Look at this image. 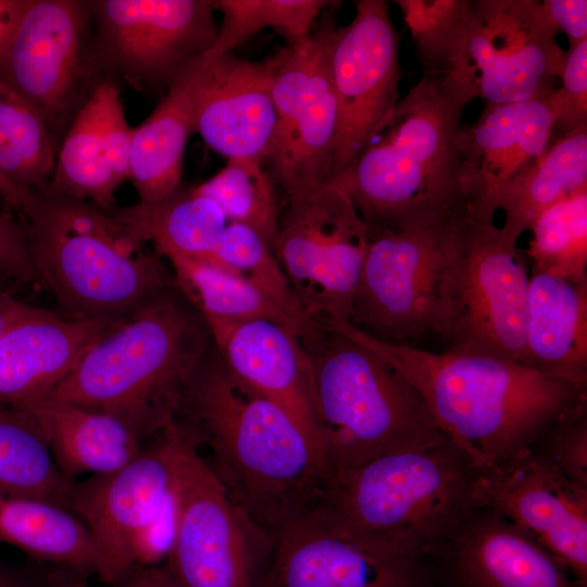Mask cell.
Instances as JSON below:
<instances>
[{
    "label": "cell",
    "mask_w": 587,
    "mask_h": 587,
    "mask_svg": "<svg viewBox=\"0 0 587 587\" xmlns=\"http://www.w3.org/2000/svg\"><path fill=\"white\" fill-rule=\"evenodd\" d=\"M123 321L75 320L35 307L0 337V404L25 407L49 397Z\"/></svg>",
    "instance_id": "cb8c5ba5"
},
{
    "label": "cell",
    "mask_w": 587,
    "mask_h": 587,
    "mask_svg": "<svg viewBox=\"0 0 587 587\" xmlns=\"http://www.w3.org/2000/svg\"><path fill=\"white\" fill-rule=\"evenodd\" d=\"M459 208L401 228L370 227L348 322L394 344L432 332L438 287Z\"/></svg>",
    "instance_id": "4fadbf2b"
},
{
    "label": "cell",
    "mask_w": 587,
    "mask_h": 587,
    "mask_svg": "<svg viewBox=\"0 0 587 587\" xmlns=\"http://www.w3.org/2000/svg\"><path fill=\"white\" fill-rule=\"evenodd\" d=\"M91 20L90 1L26 0L0 52V83L41 115L57 148L101 80Z\"/></svg>",
    "instance_id": "7c38bea8"
},
{
    "label": "cell",
    "mask_w": 587,
    "mask_h": 587,
    "mask_svg": "<svg viewBox=\"0 0 587 587\" xmlns=\"http://www.w3.org/2000/svg\"><path fill=\"white\" fill-rule=\"evenodd\" d=\"M367 347L419 391L439 428L479 471L528 450L562 414L587 399V383L507 359L433 352L377 339L348 321L324 323Z\"/></svg>",
    "instance_id": "7a4b0ae2"
},
{
    "label": "cell",
    "mask_w": 587,
    "mask_h": 587,
    "mask_svg": "<svg viewBox=\"0 0 587 587\" xmlns=\"http://www.w3.org/2000/svg\"><path fill=\"white\" fill-rule=\"evenodd\" d=\"M330 47L332 42L323 52L299 107L275 127L262 159L285 198L305 186L326 183L330 176L337 132Z\"/></svg>",
    "instance_id": "484cf974"
},
{
    "label": "cell",
    "mask_w": 587,
    "mask_h": 587,
    "mask_svg": "<svg viewBox=\"0 0 587 587\" xmlns=\"http://www.w3.org/2000/svg\"><path fill=\"white\" fill-rule=\"evenodd\" d=\"M435 564L441 587H587L532 536L487 508L464 519Z\"/></svg>",
    "instance_id": "44dd1931"
},
{
    "label": "cell",
    "mask_w": 587,
    "mask_h": 587,
    "mask_svg": "<svg viewBox=\"0 0 587 587\" xmlns=\"http://www.w3.org/2000/svg\"><path fill=\"white\" fill-rule=\"evenodd\" d=\"M329 67L337 132L327 182L364 149L400 99L399 39L387 1L355 2L351 22L335 32Z\"/></svg>",
    "instance_id": "e0dca14e"
},
{
    "label": "cell",
    "mask_w": 587,
    "mask_h": 587,
    "mask_svg": "<svg viewBox=\"0 0 587 587\" xmlns=\"http://www.w3.org/2000/svg\"><path fill=\"white\" fill-rule=\"evenodd\" d=\"M174 419L229 497L276 537L323 502L334 473L320 446L280 407L226 367L213 342L187 380Z\"/></svg>",
    "instance_id": "6da1fadb"
},
{
    "label": "cell",
    "mask_w": 587,
    "mask_h": 587,
    "mask_svg": "<svg viewBox=\"0 0 587 587\" xmlns=\"http://www.w3.org/2000/svg\"><path fill=\"white\" fill-rule=\"evenodd\" d=\"M204 259L242 277L287 314L299 334L304 330L310 321L274 252L253 229L228 222L214 251Z\"/></svg>",
    "instance_id": "74e56055"
},
{
    "label": "cell",
    "mask_w": 587,
    "mask_h": 587,
    "mask_svg": "<svg viewBox=\"0 0 587 587\" xmlns=\"http://www.w3.org/2000/svg\"><path fill=\"white\" fill-rule=\"evenodd\" d=\"M297 336L308 361L320 446L334 477L447 436L419 391L380 355L313 321Z\"/></svg>",
    "instance_id": "8992f818"
},
{
    "label": "cell",
    "mask_w": 587,
    "mask_h": 587,
    "mask_svg": "<svg viewBox=\"0 0 587 587\" xmlns=\"http://www.w3.org/2000/svg\"><path fill=\"white\" fill-rule=\"evenodd\" d=\"M557 87L550 98L555 108V127L569 134L587 127V40L569 46Z\"/></svg>",
    "instance_id": "60d3db41"
},
{
    "label": "cell",
    "mask_w": 587,
    "mask_h": 587,
    "mask_svg": "<svg viewBox=\"0 0 587 587\" xmlns=\"http://www.w3.org/2000/svg\"><path fill=\"white\" fill-rule=\"evenodd\" d=\"M0 270L13 282L39 285L23 223L2 209H0Z\"/></svg>",
    "instance_id": "b9f144b4"
},
{
    "label": "cell",
    "mask_w": 587,
    "mask_h": 587,
    "mask_svg": "<svg viewBox=\"0 0 587 587\" xmlns=\"http://www.w3.org/2000/svg\"><path fill=\"white\" fill-rule=\"evenodd\" d=\"M479 508L527 533L587 586V488L529 449L479 471Z\"/></svg>",
    "instance_id": "ac0fdd59"
},
{
    "label": "cell",
    "mask_w": 587,
    "mask_h": 587,
    "mask_svg": "<svg viewBox=\"0 0 587 587\" xmlns=\"http://www.w3.org/2000/svg\"><path fill=\"white\" fill-rule=\"evenodd\" d=\"M140 242H152L159 257L208 258L228 221L221 208L197 186L180 185L153 203L109 210Z\"/></svg>",
    "instance_id": "f1b7e54d"
},
{
    "label": "cell",
    "mask_w": 587,
    "mask_h": 587,
    "mask_svg": "<svg viewBox=\"0 0 587 587\" xmlns=\"http://www.w3.org/2000/svg\"><path fill=\"white\" fill-rule=\"evenodd\" d=\"M462 105L440 80L425 76L355 159L329 182L370 227L401 228L465 207L457 136Z\"/></svg>",
    "instance_id": "5b68a950"
},
{
    "label": "cell",
    "mask_w": 587,
    "mask_h": 587,
    "mask_svg": "<svg viewBox=\"0 0 587 587\" xmlns=\"http://www.w3.org/2000/svg\"><path fill=\"white\" fill-rule=\"evenodd\" d=\"M34 308L16 299L10 289H0V337Z\"/></svg>",
    "instance_id": "f6af8a7d"
},
{
    "label": "cell",
    "mask_w": 587,
    "mask_h": 587,
    "mask_svg": "<svg viewBox=\"0 0 587 587\" xmlns=\"http://www.w3.org/2000/svg\"><path fill=\"white\" fill-rule=\"evenodd\" d=\"M48 587H89L87 575L63 567L62 572L53 575Z\"/></svg>",
    "instance_id": "7dc6e473"
},
{
    "label": "cell",
    "mask_w": 587,
    "mask_h": 587,
    "mask_svg": "<svg viewBox=\"0 0 587 587\" xmlns=\"http://www.w3.org/2000/svg\"><path fill=\"white\" fill-rule=\"evenodd\" d=\"M222 15L216 38L205 59L230 53L258 32L272 28L292 46L309 36L313 23L340 1L327 0H213Z\"/></svg>",
    "instance_id": "e575fe53"
},
{
    "label": "cell",
    "mask_w": 587,
    "mask_h": 587,
    "mask_svg": "<svg viewBox=\"0 0 587 587\" xmlns=\"http://www.w3.org/2000/svg\"><path fill=\"white\" fill-rule=\"evenodd\" d=\"M179 290L204 319L270 320L299 334L297 324L251 284L205 259L165 257Z\"/></svg>",
    "instance_id": "d6a6232c"
},
{
    "label": "cell",
    "mask_w": 587,
    "mask_h": 587,
    "mask_svg": "<svg viewBox=\"0 0 587 587\" xmlns=\"http://www.w3.org/2000/svg\"><path fill=\"white\" fill-rule=\"evenodd\" d=\"M537 0H470L442 86L462 105L545 99L554 89L565 50Z\"/></svg>",
    "instance_id": "9c48e42d"
},
{
    "label": "cell",
    "mask_w": 587,
    "mask_h": 587,
    "mask_svg": "<svg viewBox=\"0 0 587 587\" xmlns=\"http://www.w3.org/2000/svg\"><path fill=\"white\" fill-rule=\"evenodd\" d=\"M133 134L115 83L101 79L61 140L48 189L112 209L116 190L129 178Z\"/></svg>",
    "instance_id": "7402d4cb"
},
{
    "label": "cell",
    "mask_w": 587,
    "mask_h": 587,
    "mask_svg": "<svg viewBox=\"0 0 587 587\" xmlns=\"http://www.w3.org/2000/svg\"><path fill=\"white\" fill-rule=\"evenodd\" d=\"M478 476L479 470L446 436L335 476L317 508L364 538L435 559L479 508Z\"/></svg>",
    "instance_id": "52a82bcc"
},
{
    "label": "cell",
    "mask_w": 587,
    "mask_h": 587,
    "mask_svg": "<svg viewBox=\"0 0 587 587\" xmlns=\"http://www.w3.org/2000/svg\"><path fill=\"white\" fill-rule=\"evenodd\" d=\"M199 57L176 74L151 114L134 127L128 179L140 203L157 202L182 185L185 148L193 133L192 84Z\"/></svg>",
    "instance_id": "83f0119b"
},
{
    "label": "cell",
    "mask_w": 587,
    "mask_h": 587,
    "mask_svg": "<svg viewBox=\"0 0 587 587\" xmlns=\"http://www.w3.org/2000/svg\"><path fill=\"white\" fill-rule=\"evenodd\" d=\"M529 230L532 271L587 282V190L548 208Z\"/></svg>",
    "instance_id": "8d00e7d4"
},
{
    "label": "cell",
    "mask_w": 587,
    "mask_h": 587,
    "mask_svg": "<svg viewBox=\"0 0 587 587\" xmlns=\"http://www.w3.org/2000/svg\"><path fill=\"white\" fill-rule=\"evenodd\" d=\"M287 48L261 61L230 53L198 58L192 84L193 133L229 159L262 161L276 114L272 87Z\"/></svg>",
    "instance_id": "d6986e66"
},
{
    "label": "cell",
    "mask_w": 587,
    "mask_h": 587,
    "mask_svg": "<svg viewBox=\"0 0 587 587\" xmlns=\"http://www.w3.org/2000/svg\"><path fill=\"white\" fill-rule=\"evenodd\" d=\"M26 0H0V52L13 30Z\"/></svg>",
    "instance_id": "bcb514c9"
},
{
    "label": "cell",
    "mask_w": 587,
    "mask_h": 587,
    "mask_svg": "<svg viewBox=\"0 0 587 587\" xmlns=\"http://www.w3.org/2000/svg\"><path fill=\"white\" fill-rule=\"evenodd\" d=\"M522 364L587 383V282L530 272Z\"/></svg>",
    "instance_id": "d4e9b609"
},
{
    "label": "cell",
    "mask_w": 587,
    "mask_h": 587,
    "mask_svg": "<svg viewBox=\"0 0 587 587\" xmlns=\"http://www.w3.org/2000/svg\"><path fill=\"white\" fill-rule=\"evenodd\" d=\"M0 541L87 576L97 572L96 551L84 523L68 509L48 501L0 494Z\"/></svg>",
    "instance_id": "4dcf8cb0"
},
{
    "label": "cell",
    "mask_w": 587,
    "mask_h": 587,
    "mask_svg": "<svg viewBox=\"0 0 587 587\" xmlns=\"http://www.w3.org/2000/svg\"><path fill=\"white\" fill-rule=\"evenodd\" d=\"M20 190L17 212L39 285L54 296L60 314L125 320L176 285L161 257L147 251L109 210L48 188Z\"/></svg>",
    "instance_id": "277c9868"
},
{
    "label": "cell",
    "mask_w": 587,
    "mask_h": 587,
    "mask_svg": "<svg viewBox=\"0 0 587 587\" xmlns=\"http://www.w3.org/2000/svg\"><path fill=\"white\" fill-rule=\"evenodd\" d=\"M205 321L228 371L285 410L320 446L308 361L296 333L263 319Z\"/></svg>",
    "instance_id": "603a6c76"
},
{
    "label": "cell",
    "mask_w": 587,
    "mask_h": 587,
    "mask_svg": "<svg viewBox=\"0 0 587 587\" xmlns=\"http://www.w3.org/2000/svg\"><path fill=\"white\" fill-rule=\"evenodd\" d=\"M211 345L205 319L175 285L96 341L49 397L116 416L146 442L172 422Z\"/></svg>",
    "instance_id": "3957f363"
},
{
    "label": "cell",
    "mask_w": 587,
    "mask_h": 587,
    "mask_svg": "<svg viewBox=\"0 0 587 587\" xmlns=\"http://www.w3.org/2000/svg\"><path fill=\"white\" fill-rule=\"evenodd\" d=\"M112 587H183L161 565H135L123 578Z\"/></svg>",
    "instance_id": "ee69618b"
},
{
    "label": "cell",
    "mask_w": 587,
    "mask_h": 587,
    "mask_svg": "<svg viewBox=\"0 0 587 587\" xmlns=\"http://www.w3.org/2000/svg\"><path fill=\"white\" fill-rule=\"evenodd\" d=\"M587 190V127L562 135L516 180L495 198L504 214L502 232L517 242L548 208Z\"/></svg>",
    "instance_id": "f546056e"
},
{
    "label": "cell",
    "mask_w": 587,
    "mask_h": 587,
    "mask_svg": "<svg viewBox=\"0 0 587 587\" xmlns=\"http://www.w3.org/2000/svg\"><path fill=\"white\" fill-rule=\"evenodd\" d=\"M36 419L60 473L68 480L113 473L141 451L145 441L122 420L50 397L25 407Z\"/></svg>",
    "instance_id": "4316f807"
},
{
    "label": "cell",
    "mask_w": 587,
    "mask_h": 587,
    "mask_svg": "<svg viewBox=\"0 0 587 587\" xmlns=\"http://www.w3.org/2000/svg\"><path fill=\"white\" fill-rule=\"evenodd\" d=\"M122 469L75 482L71 511L84 523L100 580L113 586L133 567V549L170 501L176 478L174 419Z\"/></svg>",
    "instance_id": "2e32d148"
},
{
    "label": "cell",
    "mask_w": 587,
    "mask_h": 587,
    "mask_svg": "<svg viewBox=\"0 0 587 587\" xmlns=\"http://www.w3.org/2000/svg\"><path fill=\"white\" fill-rule=\"evenodd\" d=\"M13 280L0 270V289H9Z\"/></svg>",
    "instance_id": "f907efd6"
},
{
    "label": "cell",
    "mask_w": 587,
    "mask_h": 587,
    "mask_svg": "<svg viewBox=\"0 0 587 587\" xmlns=\"http://www.w3.org/2000/svg\"><path fill=\"white\" fill-rule=\"evenodd\" d=\"M57 149L41 115L0 83V173L18 189H46Z\"/></svg>",
    "instance_id": "836d02e7"
},
{
    "label": "cell",
    "mask_w": 587,
    "mask_h": 587,
    "mask_svg": "<svg viewBox=\"0 0 587 587\" xmlns=\"http://www.w3.org/2000/svg\"><path fill=\"white\" fill-rule=\"evenodd\" d=\"M555 108L545 99L485 104L479 117L457 136L459 185L467 211L494 221L491 205L549 148Z\"/></svg>",
    "instance_id": "ffe728a7"
},
{
    "label": "cell",
    "mask_w": 587,
    "mask_h": 587,
    "mask_svg": "<svg viewBox=\"0 0 587 587\" xmlns=\"http://www.w3.org/2000/svg\"><path fill=\"white\" fill-rule=\"evenodd\" d=\"M197 188L221 208L228 222L250 227L274 252L279 221L277 196L260 159H229Z\"/></svg>",
    "instance_id": "d590c367"
},
{
    "label": "cell",
    "mask_w": 587,
    "mask_h": 587,
    "mask_svg": "<svg viewBox=\"0 0 587 587\" xmlns=\"http://www.w3.org/2000/svg\"><path fill=\"white\" fill-rule=\"evenodd\" d=\"M90 9L99 67L137 91L167 87L212 47L218 28L213 0H98Z\"/></svg>",
    "instance_id": "5bb4252c"
},
{
    "label": "cell",
    "mask_w": 587,
    "mask_h": 587,
    "mask_svg": "<svg viewBox=\"0 0 587 587\" xmlns=\"http://www.w3.org/2000/svg\"><path fill=\"white\" fill-rule=\"evenodd\" d=\"M528 282L516 242L464 208L442 267L432 333L449 349L522 364Z\"/></svg>",
    "instance_id": "ba28073f"
},
{
    "label": "cell",
    "mask_w": 587,
    "mask_h": 587,
    "mask_svg": "<svg viewBox=\"0 0 587 587\" xmlns=\"http://www.w3.org/2000/svg\"><path fill=\"white\" fill-rule=\"evenodd\" d=\"M540 3L557 32L567 36L569 46L587 40L586 0H544Z\"/></svg>",
    "instance_id": "7bdbcfd3"
},
{
    "label": "cell",
    "mask_w": 587,
    "mask_h": 587,
    "mask_svg": "<svg viewBox=\"0 0 587 587\" xmlns=\"http://www.w3.org/2000/svg\"><path fill=\"white\" fill-rule=\"evenodd\" d=\"M259 587H441L434 559L364 538L316 508L285 527Z\"/></svg>",
    "instance_id": "9a60e30c"
},
{
    "label": "cell",
    "mask_w": 587,
    "mask_h": 587,
    "mask_svg": "<svg viewBox=\"0 0 587 587\" xmlns=\"http://www.w3.org/2000/svg\"><path fill=\"white\" fill-rule=\"evenodd\" d=\"M0 587H21L14 579L0 574Z\"/></svg>",
    "instance_id": "681fc988"
},
{
    "label": "cell",
    "mask_w": 587,
    "mask_h": 587,
    "mask_svg": "<svg viewBox=\"0 0 587 587\" xmlns=\"http://www.w3.org/2000/svg\"><path fill=\"white\" fill-rule=\"evenodd\" d=\"M175 424L177 526L163 566L183 587H259L275 538L234 502Z\"/></svg>",
    "instance_id": "30bf717a"
},
{
    "label": "cell",
    "mask_w": 587,
    "mask_h": 587,
    "mask_svg": "<svg viewBox=\"0 0 587 587\" xmlns=\"http://www.w3.org/2000/svg\"><path fill=\"white\" fill-rule=\"evenodd\" d=\"M274 254L307 319L348 321L369 243V225L329 183L285 198Z\"/></svg>",
    "instance_id": "8fae6325"
},
{
    "label": "cell",
    "mask_w": 587,
    "mask_h": 587,
    "mask_svg": "<svg viewBox=\"0 0 587 587\" xmlns=\"http://www.w3.org/2000/svg\"><path fill=\"white\" fill-rule=\"evenodd\" d=\"M0 197L4 202L12 209L18 211L21 207V190L10 183L1 173H0Z\"/></svg>",
    "instance_id": "c3c4849f"
},
{
    "label": "cell",
    "mask_w": 587,
    "mask_h": 587,
    "mask_svg": "<svg viewBox=\"0 0 587 587\" xmlns=\"http://www.w3.org/2000/svg\"><path fill=\"white\" fill-rule=\"evenodd\" d=\"M415 42L425 76L447 73L470 0H395Z\"/></svg>",
    "instance_id": "f35d334b"
},
{
    "label": "cell",
    "mask_w": 587,
    "mask_h": 587,
    "mask_svg": "<svg viewBox=\"0 0 587 587\" xmlns=\"http://www.w3.org/2000/svg\"><path fill=\"white\" fill-rule=\"evenodd\" d=\"M73 486L54 464L32 412L0 404V494L39 499L71 511Z\"/></svg>",
    "instance_id": "1f68e13d"
},
{
    "label": "cell",
    "mask_w": 587,
    "mask_h": 587,
    "mask_svg": "<svg viewBox=\"0 0 587 587\" xmlns=\"http://www.w3.org/2000/svg\"><path fill=\"white\" fill-rule=\"evenodd\" d=\"M529 450L587 488V399L548 426Z\"/></svg>",
    "instance_id": "ab89813d"
}]
</instances>
